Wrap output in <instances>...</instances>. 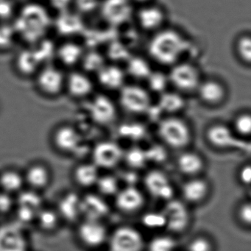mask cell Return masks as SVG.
Segmentation results:
<instances>
[{
  "label": "cell",
  "mask_w": 251,
  "mask_h": 251,
  "mask_svg": "<svg viewBox=\"0 0 251 251\" xmlns=\"http://www.w3.org/2000/svg\"><path fill=\"white\" fill-rule=\"evenodd\" d=\"M95 186L100 194L104 196H115L120 190L118 180L113 176H100Z\"/></svg>",
  "instance_id": "41"
},
{
  "label": "cell",
  "mask_w": 251,
  "mask_h": 251,
  "mask_svg": "<svg viewBox=\"0 0 251 251\" xmlns=\"http://www.w3.org/2000/svg\"><path fill=\"white\" fill-rule=\"evenodd\" d=\"M205 138L208 145L217 150H246L249 145L244 143L233 133L230 126L223 123H214L207 127Z\"/></svg>",
  "instance_id": "7"
},
{
  "label": "cell",
  "mask_w": 251,
  "mask_h": 251,
  "mask_svg": "<svg viewBox=\"0 0 251 251\" xmlns=\"http://www.w3.org/2000/svg\"><path fill=\"white\" fill-rule=\"evenodd\" d=\"M61 220L56 208L43 206L38 212L35 222L42 230L52 231L58 227Z\"/></svg>",
  "instance_id": "34"
},
{
  "label": "cell",
  "mask_w": 251,
  "mask_h": 251,
  "mask_svg": "<svg viewBox=\"0 0 251 251\" xmlns=\"http://www.w3.org/2000/svg\"><path fill=\"white\" fill-rule=\"evenodd\" d=\"M93 91V81L88 73L77 70H71L70 73H67L65 93L72 99H86L92 95Z\"/></svg>",
  "instance_id": "18"
},
{
  "label": "cell",
  "mask_w": 251,
  "mask_h": 251,
  "mask_svg": "<svg viewBox=\"0 0 251 251\" xmlns=\"http://www.w3.org/2000/svg\"><path fill=\"white\" fill-rule=\"evenodd\" d=\"M15 199L13 195L4 191H0V214H7L15 208Z\"/></svg>",
  "instance_id": "47"
},
{
  "label": "cell",
  "mask_w": 251,
  "mask_h": 251,
  "mask_svg": "<svg viewBox=\"0 0 251 251\" xmlns=\"http://www.w3.org/2000/svg\"><path fill=\"white\" fill-rule=\"evenodd\" d=\"M230 127L239 138L246 139L251 134V114L249 111H242L235 116Z\"/></svg>",
  "instance_id": "35"
},
{
  "label": "cell",
  "mask_w": 251,
  "mask_h": 251,
  "mask_svg": "<svg viewBox=\"0 0 251 251\" xmlns=\"http://www.w3.org/2000/svg\"><path fill=\"white\" fill-rule=\"evenodd\" d=\"M17 223L24 227L25 225L35 222L39 210L43 207L42 197L37 191L22 190L15 199Z\"/></svg>",
  "instance_id": "10"
},
{
  "label": "cell",
  "mask_w": 251,
  "mask_h": 251,
  "mask_svg": "<svg viewBox=\"0 0 251 251\" xmlns=\"http://www.w3.org/2000/svg\"><path fill=\"white\" fill-rule=\"evenodd\" d=\"M80 132L73 125L61 123L54 127L51 133L52 146L64 154H74L81 145Z\"/></svg>",
  "instance_id": "11"
},
{
  "label": "cell",
  "mask_w": 251,
  "mask_h": 251,
  "mask_svg": "<svg viewBox=\"0 0 251 251\" xmlns=\"http://www.w3.org/2000/svg\"><path fill=\"white\" fill-rule=\"evenodd\" d=\"M89 113L94 121L106 126L111 124L117 118V106L109 97L98 95L91 101Z\"/></svg>",
  "instance_id": "21"
},
{
  "label": "cell",
  "mask_w": 251,
  "mask_h": 251,
  "mask_svg": "<svg viewBox=\"0 0 251 251\" xmlns=\"http://www.w3.org/2000/svg\"><path fill=\"white\" fill-rule=\"evenodd\" d=\"M100 12L107 23L120 25L127 23L133 15V3L130 0H103Z\"/></svg>",
  "instance_id": "15"
},
{
  "label": "cell",
  "mask_w": 251,
  "mask_h": 251,
  "mask_svg": "<svg viewBox=\"0 0 251 251\" xmlns=\"http://www.w3.org/2000/svg\"><path fill=\"white\" fill-rule=\"evenodd\" d=\"M161 212L166 219L165 228L170 233H183L190 226V211L183 201L173 198L167 201Z\"/></svg>",
  "instance_id": "9"
},
{
  "label": "cell",
  "mask_w": 251,
  "mask_h": 251,
  "mask_svg": "<svg viewBox=\"0 0 251 251\" xmlns=\"http://www.w3.org/2000/svg\"><path fill=\"white\" fill-rule=\"evenodd\" d=\"M17 33L14 26L5 23H0V52L10 51L14 48L16 40H17Z\"/></svg>",
  "instance_id": "39"
},
{
  "label": "cell",
  "mask_w": 251,
  "mask_h": 251,
  "mask_svg": "<svg viewBox=\"0 0 251 251\" xmlns=\"http://www.w3.org/2000/svg\"><path fill=\"white\" fill-rule=\"evenodd\" d=\"M25 183L24 175L17 170L10 169L0 174V189L11 195L21 192Z\"/></svg>",
  "instance_id": "33"
},
{
  "label": "cell",
  "mask_w": 251,
  "mask_h": 251,
  "mask_svg": "<svg viewBox=\"0 0 251 251\" xmlns=\"http://www.w3.org/2000/svg\"><path fill=\"white\" fill-rule=\"evenodd\" d=\"M239 180L244 186H248L251 182V167L250 164L242 166L239 171Z\"/></svg>",
  "instance_id": "50"
},
{
  "label": "cell",
  "mask_w": 251,
  "mask_h": 251,
  "mask_svg": "<svg viewBox=\"0 0 251 251\" xmlns=\"http://www.w3.org/2000/svg\"><path fill=\"white\" fill-rule=\"evenodd\" d=\"M119 103L130 114H145L152 106L151 92L141 85L125 84L119 90Z\"/></svg>",
  "instance_id": "6"
},
{
  "label": "cell",
  "mask_w": 251,
  "mask_h": 251,
  "mask_svg": "<svg viewBox=\"0 0 251 251\" xmlns=\"http://www.w3.org/2000/svg\"><path fill=\"white\" fill-rule=\"evenodd\" d=\"M108 55L114 61H127L130 56L127 47L120 42L111 44L108 48Z\"/></svg>",
  "instance_id": "44"
},
{
  "label": "cell",
  "mask_w": 251,
  "mask_h": 251,
  "mask_svg": "<svg viewBox=\"0 0 251 251\" xmlns=\"http://www.w3.org/2000/svg\"><path fill=\"white\" fill-rule=\"evenodd\" d=\"M109 251H142L145 240L142 233L129 226H122L111 233L108 239Z\"/></svg>",
  "instance_id": "8"
},
{
  "label": "cell",
  "mask_w": 251,
  "mask_h": 251,
  "mask_svg": "<svg viewBox=\"0 0 251 251\" xmlns=\"http://www.w3.org/2000/svg\"><path fill=\"white\" fill-rule=\"evenodd\" d=\"M133 3H137L139 5H145V4L151 3L153 2L154 0H130Z\"/></svg>",
  "instance_id": "51"
},
{
  "label": "cell",
  "mask_w": 251,
  "mask_h": 251,
  "mask_svg": "<svg viewBox=\"0 0 251 251\" xmlns=\"http://www.w3.org/2000/svg\"><path fill=\"white\" fill-rule=\"evenodd\" d=\"M177 242L174 238L167 235L155 236L148 245V251H174Z\"/></svg>",
  "instance_id": "42"
},
{
  "label": "cell",
  "mask_w": 251,
  "mask_h": 251,
  "mask_svg": "<svg viewBox=\"0 0 251 251\" xmlns=\"http://www.w3.org/2000/svg\"><path fill=\"white\" fill-rule=\"evenodd\" d=\"M124 151L112 141L98 142L92 151V163L99 169H112L123 160Z\"/></svg>",
  "instance_id": "13"
},
{
  "label": "cell",
  "mask_w": 251,
  "mask_h": 251,
  "mask_svg": "<svg viewBox=\"0 0 251 251\" xmlns=\"http://www.w3.org/2000/svg\"><path fill=\"white\" fill-rule=\"evenodd\" d=\"M80 200L81 197L75 192L64 194L58 201L56 208L61 219L67 222H75L81 217Z\"/></svg>",
  "instance_id": "27"
},
{
  "label": "cell",
  "mask_w": 251,
  "mask_h": 251,
  "mask_svg": "<svg viewBox=\"0 0 251 251\" xmlns=\"http://www.w3.org/2000/svg\"><path fill=\"white\" fill-rule=\"evenodd\" d=\"M183 94L177 91H165L160 94L158 100V108L168 115H179L186 105Z\"/></svg>",
  "instance_id": "29"
},
{
  "label": "cell",
  "mask_w": 251,
  "mask_h": 251,
  "mask_svg": "<svg viewBox=\"0 0 251 251\" xmlns=\"http://www.w3.org/2000/svg\"><path fill=\"white\" fill-rule=\"evenodd\" d=\"M14 65L17 74L23 77L33 78L35 75L45 64L32 47L29 49L22 50L18 52L14 58Z\"/></svg>",
  "instance_id": "23"
},
{
  "label": "cell",
  "mask_w": 251,
  "mask_h": 251,
  "mask_svg": "<svg viewBox=\"0 0 251 251\" xmlns=\"http://www.w3.org/2000/svg\"><path fill=\"white\" fill-rule=\"evenodd\" d=\"M80 64L83 65V71L88 74H89V73H98L105 64L104 57L99 52L95 51H92L87 54L84 52Z\"/></svg>",
  "instance_id": "40"
},
{
  "label": "cell",
  "mask_w": 251,
  "mask_h": 251,
  "mask_svg": "<svg viewBox=\"0 0 251 251\" xmlns=\"http://www.w3.org/2000/svg\"><path fill=\"white\" fill-rule=\"evenodd\" d=\"M146 151L148 162L152 161L154 163H161L165 161L167 158V152L163 149V147H152Z\"/></svg>",
  "instance_id": "48"
},
{
  "label": "cell",
  "mask_w": 251,
  "mask_h": 251,
  "mask_svg": "<svg viewBox=\"0 0 251 251\" xmlns=\"http://www.w3.org/2000/svg\"><path fill=\"white\" fill-rule=\"evenodd\" d=\"M114 198L117 209L124 214L137 212L145 205V195L133 185H127L126 187L120 189Z\"/></svg>",
  "instance_id": "20"
},
{
  "label": "cell",
  "mask_w": 251,
  "mask_h": 251,
  "mask_svg": "<svg viewBox=\"0 0 251 251\" xmlns=\"http://www.w3.org/2000/svg\"><path fill=\"white\" fill-rule=\"evenodd\" d=\"M126 72L116 64H105L97 73L98 83L108 90H120L126 84Z\"/></svg>",
  "instance_id": "25"
},
{
  "label": "cell",
  "mask_w": 251,
  "mask_h": 251,
  "mask_svg": "<svg viewBox=\"0 0 251 251\" xmlns=\"http://www.w3.org/2000/svg\"><path fill=\"white\" fill-rule=\"evenodd\" d=\"M188 44L178 30L164 27L152 35L148 44V54L157 64L170 67L181 61Z\"/></svg>",
  "instance_id": "2"
},
{
  "label": "cell",
  "mask_w": 251,
  "mask_h": 251,
  "mask_svg": "<svg viewBox=\"0 0 251 251\" xmlns=\"http://www.w3.org/2000/svg\"><path fill=\"white\" fill-rule=\"evenodd\" d=\"M83 47L73 41H66L55 48V58L63 69H73L81 62L84 55Z\"/></svg>",
  "instance_id": "24"
},
{
  "label": "cell",
  "mask_w": 251,
  "mask_h": 251,
  "mask_svg": "<svg viewBox=\"0 0 251 251\" xmlns=\"http://www.w3.org/2000/svg\"><path fill=\"white\" fill-rule=\"evenodd\" d=\"M65 70L54 63H48L41 67L35 75V88L39 95L48 99H57L65 93Z\"/></svg>",
  "instance_id": "4"
},
{
  "label": "cell",
  "mask_w": 251,
  "mask_h": 251,
  "mask_svg": "<svg viewBox=\"0 0 251 251\" xmlns=\"http://www.w3.org/2000/svg\"><path fill=\"white\" fill-rule=\"evenodd\" d=\"M195 93L199 100L206 106L218 107L226 102L228 91L221 80L208 77L202 79Z\"/></svg>",
  "instance_id": "14"
},
{
  "label": "cell",
  "mask_w": 251,
  "mask_h": 251,
  "mask_svg": "<svg viewBox=\"0 0 251 251\" xmlns=\"http://www.w3.org/2000/svg\"><path fill=\"white\" fill-rule=\"evenodd\" d=\"M237 217L241 224L246 227L251 225V204L249 201L242 202L237 210Z\"/></svg>",
  "instance_id": "46"
},
{
  "label": "cell",
  "mask_w": 251,
  "mask_h": 251,
  "mask_svg": "<svg viewBox=\"0 0 251 251\" xmlns=\"http://www.w3.org/2000/svg\"><path fill=\"white\" fill-rule=\"evenodd\" d=\"M167 76L174 90L183 95L196 92L202 79L199 68L193 63L185 61L171 66Z\"/></svg>",
  "instance_id": "5"
},
{
  "label": "cell",
  "mask_w": 251,
  "mask_h": 251,
  "mask_svg": "<svg viewBox=\"0 0 251 251\" xmlns=\"http://www.w3.org/2000/svg\"><path fill=\"white\" fill-rule=\"evenodd\" d=\"M50 170L42 163H34L29 166L24 174L25 182L30 189L40 190L45 189L51 181Z\"/></svg>",
  "instance_id": "28"
},
{
  "label": "cell",
  "mask_w": 251,
  "mask_h": 251,
  "mask_svg": "<svg viewBox=\"0 0 251 251\" xmlns=\"http://www.w3.org/2000/svg\"><path fill=\"white\" fill-rule=\"evenodd\" d=\"M28 248L23 226L17 222L0 226V251H28Z\"/></svg>",
  "instance_id": "12"
},
{
  "label": "cell",
  "mask_w": 251,
  "mask_h": 251,
  "mask_svg": "<svg viewBox=\"0 0 251 251\" xmlns=\"http://www.w3.org/2000/svg\"><path fill=\"white\" fill-rule=\"evenodd\" d=\"M148 83V89L150 92L158 93V95L167 90L170 83L167 73L161 71L151 72L148 78L146 79Z\"/></svg>",
  "instance_id": "38"
},
{
  "label": "cell",
  "mask_w": 251,
  "mask_h": 251,
  "mask_svg": "<svg viewBox=\"0 0 251 251\" xmlns=\"http://www.w3.org/2000/svg\"><path fill=\"white\" fill-rule=\"evenodd\" d=\"M177 167L180 173L188 176H195L202 171L205 165L203 158L198 152L186 151L177 157Z\"/></svg>",
  "instance_id": "30"
},
{
  "label": "cell",
  "mask_w": 251,
  "mask_h": 251,
  "mask_svg": "<svg viewBox=\"0 0 251 251\" xmlns=\"http://www.w3.org/2000/svg\"><path fill=\"white\" fill-rule=\"evenodd\" d=\"M132 129L130 130L127 126H123L120 130V134L125 137L127 138L130 139H139L142 138V136L145 135V129L142 126H137V125H133Z\"/></svg>",
  "instance_id": "49"
},
{
  "label": "cell",
  "mask_w": 251,
  "mask_h": 251,
  "mask_svg": "<svg viewBox=\"0 0 251 251\" xmlns=\"http://www.w3.org/2000/svg\"><path fill=\"white\" fill-rule=\"evenodd\" d=\"M77 236L86 247L98 248L108 239V231L101 221L83 220L77 228Z\"/></svg>",
  "instance_id": "19"
},
{
  "label": "cell",
  "mask_w": 251,
  "mask_h": 251,
  "mask_svg": "<svg viewBox=\"0 0 251 251\" xmlns=\"http://www.w3.org/2000/svg\"><path fill=\"white\" fill-rule=\"evenodd\" d=\"M152 71L151 64L144 57L133 55L126 61L125 72L135 80H146Z\"/></svg>",
  "instance_id": "32"
},
{
  "label": "cell",
  "mask_w": 251,
  "mask_h": 251,
  "mask_svg": "<svg viewBox=\"0 0 251 251\" xmlns=\"http://www.w3.org/2000/svg\"><path fill=\"white\" fill-rule=\"evenodd\" d=\"M123 159L126 161L127 165L133 170H141L148 163L146 151L138 147H133L127 152H124Z\"/></svg>",
  "instance_id": "37"
},
{
  "label": "cell",
  "mask_w": 251,
  "mask_h": 251,
  "mask_svg": "<svg viewBox=\"0 0 251 251\" xmlns=\"http://www.w3.org/2000/svg\"><path fill=\"white\" fill-rule=\"evenodd\" d=\"M143 182L147 192L155 199L166 202L173 199L174 188L168 176L164 172L158 170H151L145 175Z\"/></svg>",
  "instance_id": "16"
},
{
  "label": "cell",
  "mask_w": 251,
  "mask_h": 251,
  "mask_svg": "<svg viewBox=\"0 0 251 251\" xmlns=\"http://www.w3.org/2000/svg\"><path fill=\"white\" fill-rule=\"evenodd\" d=\"M135 15L138 25L142 30L153 33L164 28L167 19L165 11L153 2L141 5Z\"/></svg>",
  "instance_id": "17"
},
{
  "label": "cell",
  "mask_w": 251,
  "mask_h": 251,
  "mask_svg": "<svg viewBox=\"0 0 251 251\" xmlns=\"http://www.w3.org/2000/svg\"><path fill=\"white\" fill-rule=\"evenodd\" d=\"M51 25L52 20L48 10L36 3L23 7L13 25L18 39L31 46L46 39Z\"/></svg>",
  "instance_id": "1"
},
{
  "label": "cell",
  "mask_w": 251,
  "mask_h": 251,
  "mask_svg": "<svg viewBox=\"0 0 251 251\" xmlns=\"http://www.w3.org/2000/svg\"><path fill=\"white\" fill-rule=\"evenodd\" d=\"M211 241L205 236H197L190 241L187 246V251H213Z\"/></svg>",
  "instance_id": "45"
},
{
  "label": "cell",
  "mask_w": 251,
  "mask_h": 251,
  "mask_svg": "<svg viewBox=\"0 0 251 251\" xmlns=\"http://www.w3.org/2000/svg\"><path fill=\"white\" fill-rule=\"evenodd\" d=\"M209 189V184L206 180L193 177L185 182L182 186V197L188 203L198 204L207 198Z\"/></svg>",
  "instance_id": "26"
},
{
  "label": "cell",
  "mask_w": 251,
  "mask_h": 251,
  "mask_svg": "<svg viewBox=\"0 0 251 251\" xmlns=\"http://www.w3.org/2000/svg\"><path fill=\"white\" fill-rule=\"evenodd\" d=\"M157 133L163 145L173 150H184L193 139L192 127L178 115H168L160 120Z\"/></svg>",
  "instance_id": "3"
},
{
  "label": "cell",
  "mask_w": 251,
  "mask_h": 251,
  "mask_svg": "<svg viewBox=\"0 0 251 251\" xmlns=\"http://www.w3.org/2000/svg\"><path fill=\"white\" fill-rule=\"evenodd\" d=\"M235 53L238 59L245 65L251 64V36L250 33H242L236 38Z\"/></svg>",
  "instance_id": "36"
},
{
  "label": "cell",
  "mask_w": 251,
  "mask_h": 251,
  "mask_svg": "<svg viewBox=\"0 0 251 251\" xmlns=\"http://www.w3.org/2000/svg\"><path fill=\"white\" fill-rule=\"evenodd\" d=\"M142 223L150 229L165 228L166 219L161 211L146 213L142 217Z\"/></svg>",
  "instance_id": "43"
},
{
  "label": "cell",
  "mask_w": 251,
  "mask_h": 251,
  "mask_svg": "<svg viewBox=\"0 0 251 251\" xmlns=\"http://www.w3.org/2000/svg\"><path fill=\"white\" fill-rule=\"evenodd\" d=\"M99 177V168L92 162L79 164L74 170L75 180L81 187L95 186Z\"/></svg>",
  "instance_id": "31"
},
{
  "label": "cell",
  "mask_w": 251,
  "mask_h": 251,
  "mask_svg": "<svg viewBox=\"0 0 251 251\" xmlns=\"http://www.w3.org/2000/svg\"><path fill=\"white\" fill-rule=\"evenodd\" d=\"M80 212L83 220H98L108 216L110 207L105 200L96 194H87L81 197Z\"/></svg>",
  "instance_id": "22"
}]
</instances>
